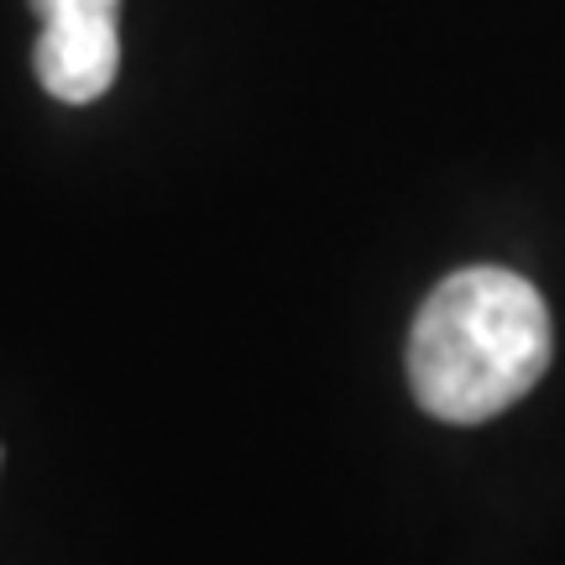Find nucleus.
Wrapping results in <instances>:
<instances>
[{
  "label": "nucleus",
  "instance_id": "nucleus-2",
  "mask_svg": "<svg viewBox=\"0 0 565 565\" xmlns=\"http://www.w3.org/2000/svg\"><path fill=\"white\" fill-rule=\"evenodd\" d=\"M38 79L63 105H89L116 84L121 68V32L116 6H63L47 11L38 32Z\"/></svg>",
  "mask_w": 565,
  "mask_h": 565
},
{
  "label": "nucleus",
  "instance_id": "nucleus-3",
  "mask_svg": "<svg viewBox=\"0 0 565 565\" xmlns=\"http://www.w3.org/2000/svg\"><path fill=\"white\" fill-rule=\"evenodd\" d=\"M63 6H121V0H32V11H38V17L63 11Z\"/></svg>",
  "mask_w": 565,
  "mask_h": 565
},
{
  "label": "nucleus",
  "instance_id": "nucleus-1",
  "mask_svg": "<svg viewBox=\"0 0 565 565\" xmlns=\"http://www.w3.org/2000/svg\"><path fill=\"white\" fill-rule=\"evenodd\" d=\"M550 309L503 267H466L424 299L408 335V387L445 424H482L519 404L550 366Z\"/></svg>",
  "mask_w": 565,
  "mask_h": 565
}]
</instances>
